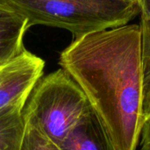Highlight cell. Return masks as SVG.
<instances>
[{"label": "cell", "instance_id": "8992f818", "mask_svg": "<svg viewBox=\"0 0 150 150\" xmlns=\"http://www.w3.org/2000/svg\"><path fill=\"white\" fill-rule=\"evenodd\" d=\"M58 147L62 150H115L92 107Z\"/></svg>", "mask_w": 150, "mask_h": 150}, {"label": "cell", "instance_id": "7c38bea8", "mask_svg": "<svg viewBox=\"0 0 150 150\" xmlns=\"http://www.w3.org/2000/svg\"><path fill=\"white\" fill-rule=\"evenodd\" d=\"M150 119V102L145 109V120Z\"/></svg>", "mask_w": 150, "mask_h": 150}, {"label": "cell", "instance_id": "52a82bcc", "mask_svg": "<svg viewBox=\"0 0 150 150\" xmlns=\"http://www.w3.org/2000/svg\"><path fill=\"white\" fill-rule=\"evenodd\" d=\"M25 105H10L0 109V150H21L25 120Z\"/></svg>", "mask_w": 150, "mask_h": 150}, {"label": "cell", "instance_id": "6da1fadb", "mask_svg": "<svg viewBox=\"0 0 150 150\" xmlns=\"http://www.w3.org/2000/svg\"><path fill=\"white\" fill-rule=\"evenodd\" d=\"M59 64L86 95L114 149H138L145 121L142 25L75 38Z\"/></svg>", "mask_w": 150, "mask_h": 150}, {"label": "cell", "instance_id": "5b68a950", "mask_svg": "<svg viewBox=\"0 0 150 150\" xmlns=\"http://www.w3.org/2000/svg\"><path fill=\"white\" fill-rule=\"evenodd\" d=\"M30 28L28 18L4 0H0V64L25 50L24 36Z\"/></svg>", "mask_w": 150, "mask_h": 150}, {"label": "cell", "instance_id": "7a4b0ae2", "mask_svg": "<svg viewBox=\"0 0 150 150\" xmlns=\"http://www.w3.org/2000/svg\"><path fill=\"white\" fill-rule=\"evenodd\" d=\"M24 14L30 27L43 25L70 32L75 38L127 25L140 14L131 0H4Z\"/></svg>", "mask_w": 150, "mask_h": 150}, {"label": "cell", "instance_id": "277c9868", "mask_svg": "<svg viewBox=\"0 0 150 150\" xmlns=\"http://www.w3.org/2000/svg\"><path fill=\"white\" fill-rule=\"evenodd\" d=\"M44 67V60L25 49L0 64V109L10 105H25L43 75Z\"/></svg>", "mask_w": 150, "mask_h": 150}, {"label": "cell", "instance_id": "30bf717a", "mask_svg": "<svg viewBox=\"0 0 150 150\" xmlns=\"http://www.w3.org/2000/svg\"><path fill=\"white\" fill-rule=\"evenodd\" d=\"M138 5L142 16L140 25L142 29L150 31V0H138Z\"/></svg>", "mask_w": 150, "mask_h": 150}, {"label": "cell", "instance_id": "ba28073f", "mask_svg": "<svg viewBox=\"0 0 150 150\" xmlns=\"http://www.w3.org/2000/svg\"><path fill=\"white\" fill-rule=\"evenodd\" d=\"M21 150H62L36 127L25 121V134Z\"/></svg>", "mask_w": 150, "mask_h": 150}, {"label": "cell", "instance_id": "9c48e42d", "mask_svg": "<svg viewBox=\"0 0 150 150\" xmlns=\"http://www.w3.org/2000/svg\"><path fill=\"white\" fill-rule=\"evenodd\" d=\"M143 32V98L144 110L150 102V31Z\"/></svg>", "mask_w": 150, "mask_h": 150}, {"label": "cell", "instance_id": "4fadbf2b", "mask_svg": "<svg viewBox=\"0 0 150 150\" xmlns=\"http://www.w3.org/2000/svg\"><path fill=\"white\" fill-rule=\"evenodd\" d=\"M131 1H134V2H137L138 3V0H131Z\"/></svg>", "mask_w": 150, "mask_h": 150}, {"label": "cell", "instance_id": "8fae6325", "mask_svg": "<svg viewBox=\"0 0 150 150\" xmlns=\"http://www.w3.org/2000/svg\"><path fill=\"white\" fill-rule=\"evenodd\" d=\"M137 150H150V119H147L144 121Z\"/></svg>", "mask_w": 150, "mask_h": 150}, {"label": "cell", "instance_id": "3957f363", "mask_svg": "<svg viewBox=\"0 0 150 150\" xmlns=\"http://www.w3.org/2000/svg\"><path fill=\"white\" fill-rule=\"evenodd\" d=\"M91 105L80 86L62 68L40 78L23 110L24 120L60 146Z\"/></svg>", "mask_w": 150, "mask_h": 150}]
</instances>
